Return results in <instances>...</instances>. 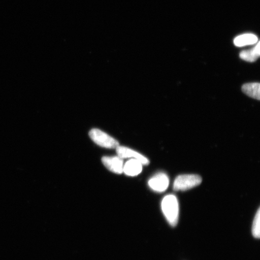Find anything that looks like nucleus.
<instances>
[{"mask_svg":"<svg viewBox=\"0 0 260 260\" xmlns=\"http://www.w3.org/2000/svg\"><path fill=\"white\" fill-rule=\"evenodd\" d=\"M162 213L172 226L177 225L179 218V203L174 194H168L161 201Z\"/></svg>","mask_w":260,"mask_h":260,"instance_id":"1","label":"nucleus"},{"mask_svg":"<svg viewBox=\"0 0 260 260\" xmlns=\"http://www.w3.org/2000/svg\"><path fill=\"white\" fill-rule=\"evenodd\" d=\"M202 182V178L199 175L185 174L179 175L174 181V190L175 191H186L199 186Z\"/></svg>","mask_w":260,"mask_h":260,"instance_id":"2","label":"nucleus"},{"mask_svg":"<svg viewBox=\"0 0 260 260\" xmlns=\"http://www.w3.org/2000/svg\"><path fill=\"white\" fill-rule=\"evenodd\" d=\"M89 135L91 140L95 144L102 146V147L113 149L116 148L119 146V142L115 139L99 129H91Z\"/></svg>","mask_w":260,"mask_h":260,"instance_id":"3","label":"nucleus"},{"mask_svg":"<svg viewBox=\"0 0 260 260\" xmlns=\"http://www.w3.org/2000/svg\"><path fill=\"white\" fill-rule=\"evenodd\" d=\"M170 185V178L164 172H159L151 177L148 181V186L156 192L161 193L167 190Z\"/></svg>","mask_w":260,"mask_h":260,"instance_id":"4","label":"nucleus"},{"mask_svg":"<svg viewBox=\"0 0 260 260\" xmlns=\"http://www.w3.org/2000/svg\"><path fill=\"white\" fill-rule=\"evenodd\" d=\"M116 152L118 157L123 158H134L139 160L143 165H147L149 164L148 159L145 156L139 153L133 149L125 147V146H118L116 148Z\"/></svg>","mask_w":260,"mask_h":260,"instance_id":"5","label":"nucleus"},{"mask_svg":"<svg viewBox=\"0 0 260 260\" xmlns=\"http://www.w3.org/2000/svg\"><path fill=\"white\" fill-rule=\"evenodd\" d=\"M104 165L113 173L121 174L123 172V159L119 157H104L102 158Z\"/></svg>","mask_w":260,"mask_h":260,"instance_id":"6","label":"nucleus"},{"mask_svg":"<svg viewBox=\"0 0 260 260\" xmlns=\"http://www.w3.org/2000/svg\"><path fill=\"white\" fill-rule=\"evenodd\" d=\"M142 164L136 159H130L123 165V172L128 176L135 177L141 173Z\"/></svg>","mask_w":260,"mask_h":260,"instance_id":"7","label":"nucleus"},{"mask_svg":"<svg viewBox=\"0 0 260 260\" xmlns=\"http://www.w3.org/2000/svg\"><path fill=\"white\" fill-rule=\"evenodd\" d=\"M259 44V42H258L255 47L252 48L251 50L242 51L240 53V57L242 60L248 61V62H254L260 56Z\"/></svg>","mask_w":260,"mask_h":260,"instance_id":"8","label":"nucleus"},{"mask_svg":"<svg viewBox=\"0 0 260 260\" xmlns=\"http://www.w3.org/2000/svg\"><path fill=\"white\" fill-rule=\"evenodd\" d=\"M258 38L253 34H244L236 37L234 40V44L237 47H242L246 45H253L257 43Z\"/></svg>","mask_w":260,"mask_h":260,"instance_id":"9","label":"nucleus"},{"mask_svg":"<svg viewBox=\"0 0 260 260\" xmlns=\"http://www.w3.org/2000/svg\"><path fill=\"white\" fill-rule=\"evenodd\" d=\"M243 92L253 99L260 100V84L251 83L244 84L242 87Z\"/></svg>","mask_w":260,"mask_h":260,"instance_id":"10","label":"nucleus"},{"mask_svg":"<svg viewBox=\"0 0 260 260\" xmlns=\"http://www.w3.org/2000/svg\"><path fill=\"white\" fill-rule=\"evenodd\" d=\"M252 235L255 238L259 239L260 236V211L258 209L254 219H253L252 228Z\"/></svg>","mask_w":260,"mask_h":260,"instance_id":"11","label":"nucleus"}]
</instances>
